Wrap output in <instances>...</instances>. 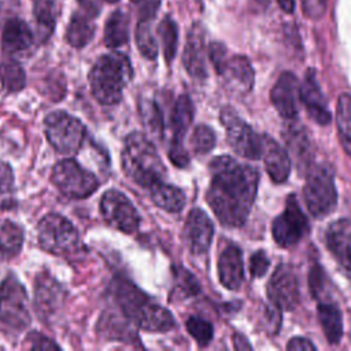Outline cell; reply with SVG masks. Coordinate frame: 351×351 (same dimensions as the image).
Wrapping results in <instances>:
<instances>
[{"label": "cell", "instance_id": "6da1fadb", "mask_svg": "<svg viewBox=\"0 0 351 351\" xmlns=\"http://www.w3.org/2000/svg\"><path fill=\"white\" fill-rule=\"evenodd\" d=\"M211 181L206 200L223 226H241L254 204L259 174L230 156H217L210 163Z\"/></svg>", "mask_w": 351, "mask_h": 351}, {"label": "cell", "instance_id": "7a4b0ae2", "mask_svg": "<svg viewBox=\"0 0 351 351\" xmlns=\"http://www.w3.org/2000/svg\"><path fill=\"white\" fill-rule=\"evenodd\" d=\"M112 289L125 317L140 329L166 332L174 326L176 322L171 313L141 292L133 282L118 278L114 281Z\"/></svg>", "mask_w": 351, "mask_h": 351}, {"label": "cell", "instance_id": "3957f363", "mask_svg": "<svg viewBox=\"0 0 351 351\" xmlns=\"http://www.w3.org/2000/svg\"><path fill=\"white\" fill-rule=\"evenodd\" d=\"M121 163L125 174L147 191L165 181L166 169L155 145L143 133H130L123 144Z\"/></svg>", "mask_w": 351, "mask_h": 351}, {"label": "cell", "instance_id": "277c9868", "mask_svg": "<svg viewBox=\"0 0 351 351\" xmlns=\"http://www.w3.org/2000/svg\"><path fill=\"white\" fill-rule=\"evenodd\" d=\"M133 69L129 58L121 52L101 55L92 66L88 81L97 103L114 106L121 101L125 86L130 82Z\"/></svg>", "mask_w": 351, "mask_h": 351}, {"label": "cell", "instance_id": "5b68a950", "mask_svg": "<svg viewBox=\"0 0 351 351\" xmlns=\"http://www.w3.org/2000/svg\"><path fill=\"white\" fill-rule=\"evenodd\" d=\"M38 244L47 252L67 256L80 251V234L75 226L63 215L49 213L37 225Z\"/></svg>", "mask_w": 351, "mask_h": 351}, {"label": "cell", "instance_id": "8992f818", "mask_svg": "<svg viewBox=\"0 0 351 351\" xmlns=\"http://www.w3.org/2000/svg\"><path fill=\"white\" fill-rule=\"evenodd\" d=\"M32 315L26 288L11 273L0 284V324L19 333L30 325Z\"/></svg>", "mask_w": 351, "mask_h": 351}, {"label": "cell", "instance_id": "52a82bcc", "mask_svg": "<svg viewBox=\"0 0 351 351\" xmlns=\"http://www.w3.org/2000/svg\"><path fill=\"white\" fill-rule=\"evenodd\" d=\"M44 133L55 151L71 155L82 147L86 137V128L78 118L58 110L44 118Z\"/></svg>", "mask_w": 351, "mask_h": 351}, {"label": "cell", "instance_id": "ba28073f", "mask_svg": "<svg viewBox=\"0 0 351 351\" xmlns=\"http://www.w3.org/2000/svg\"><path fill=\"white\" fill-rule=\"evenodd\" d=\"M51 181L69 199H85L99 188L97 177L74 159L58 162L52 169Z\"/></svg>", "mask_w": 351, "mask_h": 351}, {"label": "cell", "instance_id": "9c48e42d", "mask_svg": "<svg viewBox=\"0 0 351 351\" xmlns=\"http://www.w3.org/2000/svg\"><path fill=\"white\" fill-rule=\"evenodd\" d=\"M304 203L315 218L329 215L337 203V192L332 171L325 166L310 170L303 188Z\"/></svg>", "mask_w": 351, "mask_h": 351}, {"label": "cell", "instance_id": "30bf717a", "mask_svg": "<svg viewBox=\"0 0 351 351\" xmlns=\"http://www.w3.org/2000/svg\"><path fill=\"white\" fill-rule=\"evenodd\" d=\"M103 219L114 229L123 233H133L140 226V215L129 197L117 191L108 189L100 199Z\"/></svg>", "mask_w": 351, "mask_h": 351}, {"label": "cell", "instance_id": "8fae6325", "mask_svg": "<svg viewBox=\"0 0 351 351\" xmlns=\"http://www.w3.org/2000/svg\"><path fill=\"white\" fill-rule=\"evenodd\" d=\"M221 122L226 129L228 143L236 154L252 160L261 158V136H258L248 123L234 114L232 108H222Z\"/></svg>", "mask_w": 351, "mask_h": 351}, {"label": "cell", "instance_id": "7c38bea8", "mask_svg": "<svg viewBox=\"0 0 351 351\" xmlns=\"http://www.w3.org/2000/svg\"><path fill=\"white\" fill-rule=\"evenodd\" d=\"M308 232V222L293 195L288 196L284 211L273 221L271 234L280 247H291L299 243Z\"/></svg>", "mask_w": 351, "mask_h": 351}, {"label": "cell", "instance_id": "4fadbf2b", "mask_svg": "<svg viewBox=\"0 0 351 351\" xmlns=\"http://www.w3.org/2000/svg\"><path fill=\"white\" fill-rule=\"evenodd\" d=\"M66 298L64 288L48 271H40L34 280L33 306L43 322H49L62 308Z\"/></svg>", "mask_w": 351, "mask_h": 351}, {"label": "cell", "instance_id": "5bb4252c", "mask_svg": "<svg viewBox=\"0 0 351 351\" xmlns=\"http://www.w3.org/2000/svg\"><path fill=\"white\" fill-rule=\"evenodd\" d=\"M270 303L280 310H293L299 303V281L289 265H280L267 284Z\"/></svg>", "mask_w": 351, "mask_h": 351}, {"label": "cell", "instance_id": "9a60e30c", "mask_svg": "<svg viewBox=\"0 0 351 351\" xmlns=\"http://www.w3.org/2000/svg\"><path fill=\"white\" fill-rule=\"evenodd\" d=\"M270 99L282 118L293 121L300 108V85L296 75L291 71L281 73L271 88Z\"/></svg>", "mask_w": 351, "mask_h": 351}, {"label": "cell", "instance_id": "2e32d148", "mask_svg": "<svg viewBox=\"0 0 351 351\" xmlns=\"http://www.w3.org/2000/svg\"><path fill=\"white\" fill-rule=\"evenodd\" d=\"M214 236V225L204 211L192 208L185 219L184 239L189 251L195 255L207 252Z\"/></svg>", "mask_w": 351, "mask_h": 351}, {"label": "cell", "instance_id": "e0dca14e", "mask_svg": "<svg viewBox=\"0 0 351 351\" xmlns=\"http://www.w3.org/2000/svg\"><path fill=\"white\" fill-rule=\"evenodd\" d=\"M218 74L223 80L225 88L234 95H245L254 85V69L245 56L228 58Z\"/></svg>", "mask_w": 351, "mask_h": 351}, {"label": "cell", "instance_id": "ac0fdd59", "mask_svg": "<svg viewBox=\"0 0 351 351\" xmlns=\"http://www.w3.org/2000/svg\"><path fill=\"white\" fill-rule=\"evenodd\" d=\"M300 101L304 106L307 114L319 125H328L332 119V114L328 108L325 96L319 88L315 73L308 70L300 84Z\"/></svg>", "mask_w": 351, "mask_h": 351}, {"label": "cell", "instance_id": "d6986e66", "mask_svg": "<svg viewBox=\"0 0 351 351\" xmlns=\"http://www.w3.org/2000/svg\"><path fill=\"white\" fill-rule=\"evenodd\" d=\"M261 158L265 162L267 174L274 182L281 184L287 181L291 171L289 155L285 148L266 134L261 136Z\"/></svg>", "mask_w": 351, "mask_h": 351}, {"label": "cell", "instance_id": "ffe728a7", "mask_svg": "<svg viewBox=\"0 0 351 351\" xmlns=\"http://www.w3.org/2000/svg\"><path fill=\"white\" fill-rule=\"evenodd\" d=\"M182 60L191 77L204 78L207 75L204 33L199 23H195L186 36Z\"/></svg>", "mask_w": 351, "mask_h": 351}, {"label": "cell", "instance_id": "44dd1931", "mask_svg": "<svg viewBox=\"0 0 351 351\" xmlns=\"http://www.w3.org/2000/svg\"><path fill=\"white\" fill-rule=\"evenodd\" d=\"M217 269H218L219 281L225 288L230 291L240 289L244 280V265H243L241 250L234 244H229L221 252L218 258Z\"/></svg>", "mask_w": 351, "mask_h": 351}, {"label": "cell", "instance_id": "7402d4cb", "mask_svg": "<svg viewBox=\"0 0 351 351\" xmlns=\"http://www.w3.org/2000/svg\"><path fill=\"white\" fill-rule=\"evenodd\" d=\"M34 41V36L29 25L19 19L11 18L5 22L1 33V48L10 56L19 55L27 51Z\"/></svg>", "mask_w": 351, "mask_h": 351}, {"label": "cell", "instance_id": "603a6c76", "mask_svg": "<svg viewBox=\"0 0 351 351\" xmlns=\"http://www.w3.org/2000/svg\"><path fill=\"white\" fill-rule=\"evenodd\" d=\"M25 232L16 222L3 218L0 219V262L15 258L23 245Z\"/></svg>", "mask_w": 351, "mask_h": 351}, {"label": "cell", "instance_id": "cb8c5ba5", "mask_svg": "<svg viewBox=\"0 0 351 351\" xmlns=\"http://www.w3.org/2000/svg\"><path fill=\"white\" fill-rule=\"evenodd\" d=\"M95 34V25L92 22V16L84 12H74L70 18L64 38L73 48H84L90 43Z\"/></svg>", "mask_w": 351, "mask_h": 351}, {"label": "cell", "instance_id": "d4e9b609", "mask_svg": "<svg viewBox=\"0 0 351 351\" xmlns=\"http://www.w3.org/2000/svg\"><path fill=\"white\" fill-rule=\"evenodd\" d=\"M151 200L160 208L170 211V213H178L185 206V195L184 192L165 181L154 185L148 189Z\"/></svg>", "mask_w": 351, "mask_h": 351}, {"label": "cell", "instance_id": "484cf974", "mask_svg": "<svg viewBox=\"0 0 351 351\" xmlns=\"http://www.w3.org/2000/svg\"><path fill=\"white\" fill-rule=\"evenodd\" d=\"M193 119V104L188 95H182L177 99L171 115L170 123L173 130L171 143H182L185 133L188 132Z\"/></svg>", "mask_w": 351, "mask_h": 351}, {"label": "cell", "instance_id": "4316f807", "mask_svg": "<svg viewBox=\"0 0 351 351\" xmlns=\"http://www.w3.org/2000/svg\"><path fill=\"white\" fill-rule=\"evenodd\" d=\"M318 319L329 344H337L343 336L341 313L333 303L321 302L318 304Z\"/></svg>", "mask_w": 351, "mask_h": 351}, {"label": "cell", "instance_id": "83f0119b", "mask_svg": "<svg viewBox=\"0 0 351 351\" xmlns=\"http://www.w3.org/2000/svg\"><path fill=\"white\" fill-rule=\"evenodd\" d=\"M129 40V18L128 15L117 10L111 12L104 23V44L108 48H118Z\"/></svg>", "mask_w": 351, "mask_h": 351}, {"label": "cell", "instance_id": "f1b7e54d", "mask_svg": "<svg viewBox=\"0 0 351 351\" xmlns=\"http://www.w3.org/2000/svg\"><path fill=\"white\" fill-rule=\"evenodd\" d=\"M350 234H351L350 225L344 219L332 223L326 232V243H328L329 250L341 262V265L347 269H348L347 248H348Z\"/></svg>", "mask_w": 351, "mask_h": 351}, {"label": "cell", "instance_id": "f546056e", "mask_svg": "<svg viewBox=\"0 0 351 351\" xmlns=\"http://www.w3.org/2000/svg\"><path fill=\"white\" fill-rule=\"evenodd\" d=\"M336 125L343 149L351 156V95L341 93L337 99Z\"/></svg>", "mask_w": 351, "mask_h": 351}, {"label": "cell", "instance_id": "4dcf8cb0", "mask_svg": "<svg viewBox=\"0 0 351 351\" xmlns=\"http://www.w3.org/2000/svg\"><path fill=\"white\" fill-rule=\"evenodd\" d=\"M33 15L38 27L40 38L48 40L56 23V0H32Z\"/></svg>", "mask_w": 351, "mask_h": 351}, {"label": "cell", "instance_id": "1f68e13d", "mask_svg": "<svg viewBox=\"0 0 351 351\" xmlns=\"http://www.w3.org/2000/svg\"><path fill=\"white\" fill-rule=\"evenodd\" d=\"M1 86L7 92H19L26 85V74L16 60H5L0 64Z\"/></svg>", "mask_w": 351, "mask_h": 351}, {"label": "cell", "instance_id": "d6a6232c", "mask_svg": "<svg viewBox=\"0 0 351 351\" xmlns=\"http://www.w3.org/2000/svg\"><path fill=\"white\" fill-rule=\"evenodd\" d=\"M158 34L162 41L165 59L167 63H171L177 52V41H178V32H177L176 22L170 16L163 18V21L159 23Z\"/></svg>", "mask_w": 351, "mask_h": 351}, {"label": "cell", "instance_id": "836d02e7", "mask_svg": "<svg viewBox=\"0 0 351 351\" xmlns=\"http://www.w3.org/2000/svg\"><path fill=\"white\" fill-rule=\"evenodd\" d=\"M134 36H136V45L140 53L144 58L154 60L158 55V44L151 29V21H138Z\"/></svg>", "mask_w": 351, "mask_h": 351}, {"label": "cell", "instance_id": "e575fe53", "mask_svg": "<svg viewBox=\"0 0 351 351\" xmlns=\"http://www.w3.org/2000/svg\"><path fill=\"white\" fill-rule=\"evenodd\" d=\"M140 114L148 132L160 138L163 134V118L158 104L149 99L140 100Z\"/></svg>", "mask_w": 351, "mask_h": 351}, {"label": "cell", "instance_id": "d590c367", "mask_svg": "<svg viewBox=\"0 0 351 351\" xmlns=\"http://www.w3.org/2000/svg\"><path fill=\"white\" fill-rule=\"evenodd\" d=\"M185 326L188 333L196 340L199 346L203 347L211 341L214 330H213V325L207 319L193 315L186 319Z\"/></svg>", "mask_w": 351, "mask_h": 351}, {"label": "cell", "instance_id": "8d00e7d4", "mask_svg": "<svg viewBox=\"0 0 351 351\" xmlns=\"http://www.w3.org/2000/svg\"><path fill=\"white\" fill-rule=\"evenodd\" d=\"M285 137H287V141H288V145L289 148L292 149V152L296 155V158L299 159V162L302 163L306 158H308V140L303 132L302 128L299 126H293V125H289L288 130L285 132Z\"/></svg>", "mask_w": 351, "mask_h": 351}, {"label": "cell", "instance_id": "74e56055", "mask_svg": "<svg viewBox=\"0 0 351 351\" xmlns=\"http://www.w3.org/2000/svg\"><path fill=\"white\" fill-rule=\"evenodd\" d=\"M192 148L196 154H208L215 145V134L207 125H197L191 137Z\"/></svg>", "mask_w": 351, "mask_h": 351}, {"label": "cell", "instance_id": "f35d334b", "mask_svg": "<svg viewBox=\"0 0 351 351\" xmlns=\"http://www.w3.org/2000/svg\"><path fill=\"white\" fill-rule=\"evenodd\" d=\"M134 5L140 21H152L159 10L160 0H130Z\"/></svg>", "mask_w": 351, "mask_h": 351}, {"label": "cell", "instance_id": "ab89813d", "mask_svg": "<svg viewBox=\"0 0 351 351\" xmlns=\"http://www.w3.org/2000/svg\"><path fill=\"white\" fill-rule=\"evenodd\" d=\"M324 281H325V276H324L322 269L319 266L311 267L310 274H308V285H310L311 295L317 299L324 296V293H325V282Z\"/></svg>", "mask_w": 351, "mask_h": 351}, {"label": "cell", "instance_id": "60d3db41", "mask_svg": "<svg viewBox=\"0 0 351 351\" xmlns=\"http://www.w3.org/2000/svg\"><path fill=\"white\" fill-rule=\"evenodd\" d=\"M26 343L29 344V347L32 350H55V348H60V346L58 343H55L53 340H51L49 337L44 336L43 333L38 332H30L26 336Z\"/></svg>", "mask_w": 351, "mask_h": 351}, {"label": "cell", "instance_id": "b9f144b4", "mask_svg": "<svg viewBox=\"0 0 351 351\" xmlns=\"http://www.w3.org/2000/svg\"><path fill=\"white\" fill-rule=\"evenodd\" d=\"M270 261L263 251H256L250 259V273L252 277H262L269 269Z\"/></svg>", "mask_w": 351, "mask_h": 351}, {"label": "cell", "instance_id": "7bdbcfd3", "mask_svg": "<svg viewBox=\"0 0 351 351\" xmlns=\"http://www.w3.org/2000/svg\"><path fill=\"white\" fill-rule=\"evenodd\" d=\"M176 277H177V284H178V287L181 288V291L182 292H185V293H188V295H195L197 291H199V284H197V281L195 280V277L189 273V271H186L185 269H180L178 270V273L176 274Z\"/></svg>", "mask_w": 351, "mask_h": 351}, {"label": "cell", "instance_id": "ee69618b", "mask_svg": "<svg viewBox=\"0 0 351 351\" xmlns=\"http://www.w3.org/2000/svg\"><path fill=\"white\" fill-rule=\"evenodd\" d=\"M303 12L310 19H319L326 11V0H300Z\"/></svg>", "mask_w": 351, "mask_h": 351}, {"label": "cell", "instance_id": "f6af8a7d", "mask_svg": "<svg viewBox=\"0 0 351 351\" xmlns=\"http://www.w3.org/2000/svg\"><path fill=\"white\" fill-rule=\"evenodd\" d=\"M208 56L210 60L213 62L217 73L221 70V67L223 66V63L226 62L228 56H226V48L223 44L221 43H211L208 47Z\"/></svg>", "mask_w": 351, "mask_h": 351}, {"label": "cell", "instance_id": "bcb514c9", "mask_svg": "<svg viewBox=\"0 0 351 351\" xmlns=\"http://www.w3.org/2000/svg\"><path fill=\"white\" fill-rule=\"evenodd\" d=\"M169 159L177 166V167H184L188 160L189 156L182 145V143H171L170 144V149H169Z\"/></svg>", "mask_w": 351, "mask_h": 351}, {"label": "cell", "instance_id": "7dc6e473", "mask_svg": "<svg viewBox=\"0 0 351 351\" xmlns=\"http://www.w3.org/2000/svg\"><path fill=\"white\" fill-rule=\"evenodd\" d=\"M14 178L12 171L7 165H0V199L5 193H10L12 189Z\"/></svg>", "mask_w": 351, "mask_h": 351}, {"label": "cell", "instance_id": "c3c4849f", "mask_svg": "<svg viewBox=\"0 0 351 351\" xmlns=\"http://www.w3.org/2000/svg\"><path fill=\"white\" fill-rule=\"evenodd\" d=\"M287 350H292V351H300V350H315V346L304 339V337H293L288 341L287 344Z\"/></svg>", "mask_w": 351, "mask_h": 351}, {"label": "cell", "instance_id": "681fc988", "mask_svg": "<svg viewBox=\"0 0 351 351\" xmlns=\"http://www.w3.org/2000/svg\"><path fill=\"white\" fill-rule=\"evenodd\" d=\"M77 1H78L80 5L84 8V11H85L86 14H89L92 18L96 16L97 12L100 11V8H99V5L96 4L95 0H77Z\"/></svg>", "mask_w": 351, "mask_h": 351}, {"label": "cell", "instance_id": "f907efd6", "mask_svg": "<svg viewBox=\"0 0 351 351\" xmlns=\"http://www.w3.org/2000/svg\"><path fill=\"white\" fill-rule=\"evenodd\" d=\"M233 346L236 350H251V344L248 343V340L240 335V333H234L233 335Z\"/></svg>", "mask_w": 351, "mask_h": 351}, {"label": "cell", "instance_id": "816d5d0a", "mask_svg": "<svg viewBox=\"0 0 351 351\" xmlns=\"http://www.w3.org/2000/svg\"><path fill=\"white\" fill-rule=\"evenodd\" d=\"M277 3L280 8L287 14H291L295 10V0H277Z\"/></svg>", "mask_w": 351, "mask_h": 351}, {"label": "cell", "instance_id": "f5cc1de1", "mask_svg": "<svg viewBox=\"0 0 351 351\" xmlns=\"http://www.w3.org/2000/svg\"><path fill=\"white\" fill-rule=\"evenodd\" d=\"M347 256H348V269L351 270V234L348 239V248H347Z\"/></svg>", "mask_w": 351, "mask_h": 351}, {"label": "cell", "instance_id": "db71d44e", "mask_svg": "<svg viewBox=\"0 0 351 351\" xmlns=\"http://www.w3.org/2000/svg\"><path fill=\"white\" fill-rule=\"evenodd\" d=\"M104 1H107V3H117V1H119V0H104Z\"/></svg>", "mask_w": 351, "mask_h": 351}]
</instances>
